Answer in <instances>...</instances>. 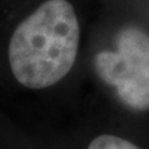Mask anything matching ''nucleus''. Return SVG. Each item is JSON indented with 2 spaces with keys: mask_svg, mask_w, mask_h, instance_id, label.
Returning a JSON list of instances; mask_svg holds the SVG:
<instances>
[{
  "mask_svg": "<svg viewBox=\"0 0 149 149\" xmlns=\"http://www.w3.org/2000/svg\"><path fill=\"white\" fill-rule=\"evenodd\" d=\"M98 76L116 90L127 107L149 109V36L138 28H126L116 37L115 51L94 58Z\"/></svg>",
  "mask_w": 149,
  "mask_h": 149,
  "instance_id": "obj_2",
  "label": "nucleus"
},
{
  "mask_svg": "<svg viewBox=\"0 0 149 149\" xmlns=\"http://www.w3.org/2000/svg\"><path fill=\"white\" fill-rule=\"evenodd\" d=\"M88 149H139L135 146L133 142H130L127 139L116 137V135H100L91 141L88 145Z\"/></svg>",
  "mask_w": 149,
  "mask_h": 149,
  "instance_id": "obj_3",
  "label": "nucleus"
},
{
  "mask_svg": "<svg viewBox=\"0 0 149 149\" xmlns=\"http://www.w3.org/2000/svg\"><path fill=\"white\" fill-rule=\"evenodd\" d=\"M80 28L68 0H47L15 28L8 61L15 80L40 90L57 84L70 72L79 50Z\"/></svg>",
  "mask_w": 149,
  "mask_h": 149,
  "instance_id": "obj_1",
  "label": "nucleus"
}]
</instances>
